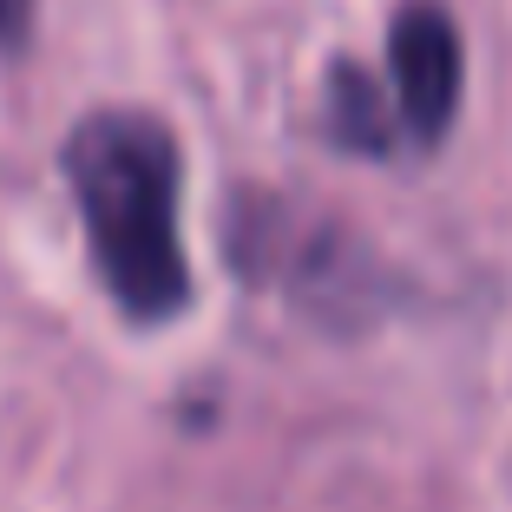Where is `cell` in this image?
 I'll use <instances>...</instances> for the list:
<instances>
[{
  "label": "cell",
  "instance_id": "cell-2",
  "mask_svg": "<svg viewBox=\"0 0 512 512\" xmlns=\"http://www.w3.org/2000/svg\"><path fill=\"white\" fill-rule=\"evenodd\" d=\"M388 99L401 112V132L414 145L434 151L453 132L460 112V86H467V53H460V27L434 0H407L388 27Z\"/></svg>",
  "mask_w": 512,
  "mask_h": 512
},
{
  "label": "cell",
  "instance_id": "cell-3",
  "mask_svg": "<svg viewBox=\"0 0 512 512\" xmlns=\"http://www.w3.org/2000/svg\"><path fill=\"white\" fill-rule=\"evenodd\" d=\"M394 99H381V86L362 73V66H335L329 73V138L342 151H362V158H388L394 145Z\"/></svg>",
  "mask_w": 512,
  "mask_h": 512
},
{
  "label": "cell",
  "instance_id": "cell-1",
  "mask_svg": "<svg viewBox=\"0 0 512 512\" xmlns=\"http://www.w3.org/2000/svg\"><path fill=\"white\" fill-rule=\"evenodd\" d=\"M66 178L106 296L132 322H171L191 302L178 237V138L145 112H92L66 138Z\"/></svg>",
  "mask_w": 512,
  "mask_h": 512
},
{
  "label": "cell",
  "instance_id": "cell-4",
  "mask_svg": "<svg viewBox=\"0 0 512 512\" xmlns=\"http://www.w3.org/2000/svg\"><path fill=\"white\" fill-rule=\"evenodd\" d=\"M33 27V0H0V46H20Z\"/></svg>",
  "mask_w": 512,
  "mask_h": 512
}]
</instances>
